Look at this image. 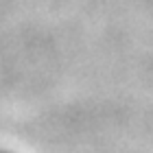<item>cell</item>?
<instances>
[{
  "mask_svg": "<svg viewBox=\"0 0 153 153\" xmlns=\"http://www.w3.org/2000/svg\"><path fill=\"white\" fill-rule=\"evenodd\" d=\"M0 153H13V151H2V149H0Z\"/></svg>",
  "mask_w": 153,
  "mask_h": 153,
  "instance_id": "cell-1",
  "label": "cell"
}]
</instances>
